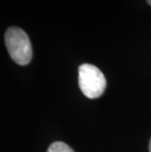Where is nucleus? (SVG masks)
<instances>
[{"mask_svg": "<svg viewBox=\"0 0 151 152\" xmlns=\"http://www.w3.org/2000/svg\"><path fill=\"white\" fill-rule=\"evenodd\" d=\"M6 48L12 60L26 66L33 58V47L26 31L18 27H10L5 33Z\"/></svg>", "mask_w": 151, "mask_h": 152, "instance_id": "nucleus-1", "label": "nucleus"}, {"mask_svg": "<svg viewBox=\"0 0 151 152\" xmlns=\"http://www.w3.org/2000/svg\"><path fill=\"white\" fill-rule=\"evenodd\" d=\"M107 82L103 73L92 64L79 67V86L88 98H98L103 94Z\"/></svg>", "mask_w": 151, "mask_h": 152, "instance_id": "nucleus-2", "label": "nucleus"}, {"mask_svg": "<svg viewBox=\"0 0 151 152\" xmlns=\"http://www.w3.org/2000/svg\"><path fill=\"white\" fill-rule=\"evenodd\" d=\"M47 152H75L68 144L62 141H55L48 147Z\"/></svg>", "mask_w": 151, "mask_h": 152, "instance_id": "nucleus-3", "label": "nucleus"}, {"mask_svg": "<svg viewBox=\"0 0 151 152\" xmlns=\"http://www.w3.org/2000/svg\"><path fill=\"white\" fill-rule=\"evenodd\" d=\"M149 152H151V140H150V142H149Z\"/></svg>", "mask_w": 151, "mask_h": 152, "instance_id": "nucleus-4", "label": "nucleus"}, {"mask_svg": "<svg viewBox=\"0 0 151 152\" xmlns=\"http://www.w3.org/2000/svg\"><path fill=\"white\" fill-rule=\"evenodd\" d=\"M146 1H147V3H148V4L151 6V0H146Z\"/></svg>", "mask_w": 151, "mask_h": 152, "instance_id": "nucleus-5", "label": "nucleus"}]
</instances>
